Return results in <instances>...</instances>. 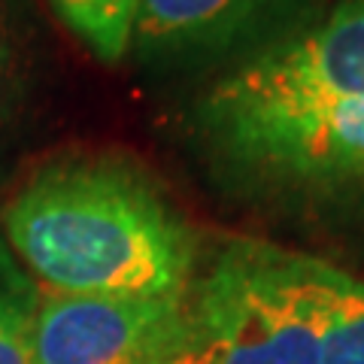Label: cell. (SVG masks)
Wrapping results in <instances>:
<instances>
[{"instance_id":"6da1fadb","label":"cell","mask_w":364,"mask_h":364,"mask_svg":"<svg viewBox=\"0 0 364 364\" xmlns=\"http://www.w3.org/2000/svg\"><path fill=\"white\" fill-rule=\"evenodd\" d=\"M16 258L55 294H186L191 225L122 158H67L37 170L4 210Z\"/></svg>"},{"instance_id":"7a4b0ae2","label":"cell","mask_w":364,"mask_h":364,"mask_svg":"<svg viewBox=\"0 0 364 364\" xmlns=\"http://www.w3.org/2000/svg\"><path fill=\"white\" fill-rule=\"evenodd\" d=\"M346 279L304 252L228 243L188 289V343L173 364H318Z\"/></svg>"},{"instance_id":"3957f363","label":"cell","mask_w":364,"mask_h":364,"mask_svg":"<svg viewBox=\"0 0 364 364\" xmlns=\"http://www.w3.org/2000/svg\"><path fill=\"white\" fill-rule=\"evenodd\" d=\"M234 170L313 198L364 195V100L200 122Z\"/></svg>"},{"instance_id":"277c9868","label":"cell","mask_w":364,"mask_h":364,"mask_svg":"<svg viewBox=\"0 0 364 364\" xmlns=\"http://www.w3.org/2000/svg\"><path fill=\"white\" fill-rule=\"evenodd\" d=\"M364 100V0L282 33L225 73L200 100L198 122Z\"/></svg>"},{"instance_id":"5b68a950","label":"cell","mask_w":364,"mask_h":364,"mask_svg":"<svg viewBox=\"0 0 364 364\" xmlns=\"http://www.w3.org/2000/svg\"><path fill=\"white\" fill-rule=\"evenodd\" d=\"M188 343L186 294H43L33 364H173Z\"/></svg>"},{"instance_id":"8992f818","label":"cell","mask_w":364,"mask_h":364,"mask_svg":"<svg viewBox=\"0 0 364 364\" xmlns=\"http://www.w3.org/2000/svg\"><path fill=\"white\" fill-rule=\"evenodd\" d=\"M310 0H140L131 46L140 58H191L282 37Z\"/></svg>"},{"instance_id":"52a82bcc","label":"cell","mask_w":364,"mask_h":364,"mask_svg":"<svg viewBox=\"0 0 364 364\" xmlns=\"http://www.w3.org/2000/svg\"><path fill=\"white\" fill-rule=\"evenodd\" d=\"M49 4L100 61H122L131 49L140 0H49Z\"/></svg>"},{"instance_id":"ba28073f","label":"cell","mask_w":364,"mask_h":364,"mask_svg":"<svg viewBox=\"0 0 364 364\" xmlns=\"http://www.w3.org/2000/svg\"><path fill=\"white\" fill-rule=\"evenodd\" d=\"M37 298L0 249V364H33L31 322Z\"/></svg>"},{"instance_id":"9c48e42d","label":"cell","mask_w":364,"mask_h":364,"mask_svg":"<svg viewBox=\"0 0 364 364\" xmlns=\"http://www.w3.org/2000/svg\"><path fill=\"white\" fill-rule=\"evenodd\" d=\"M318 364H364V282L349 277L328 322Z\"/></svg>"},{"instance_id":"30bf717a","label":"cell","mask_w":364,"mask_h":364,"mask_svg":"<svg viewBox=\"0 0 364 364\" xmlns=\"http://www.w3.org/2000/svg\"><path fill=\"white\" fill-rule=\"evenodd\" d=\"M13 70H16L13 40H9L6 18H4V9H0V112H4L6 100H9V88H13Z\"/></svg>"}]
</instances>
